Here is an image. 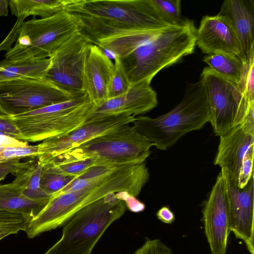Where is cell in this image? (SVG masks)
<instances>
[{"mask_svg": "<svg viewBox=\"0 0 254 254\" xmlns=\"http://www.w3.org/2000/svg\"><path fill=\"white\" fill-rule=\"evenodd\" d=\"M202 60L223 77L236 84L239 82L244 64L238 56L229 53L217 52L207 55Z\"/></svg>", "mask_w": 254, "mask_h": 254, "instance_id": "23", "label": "cell"}, {"mask_svg": "<svg viewBox=\"0 0 254 254\" xmlns=\"http://www.w3.org/2000/svg\"><path fill=\"white\" fill-rule=\"evenodd\" d=\"M152 146L148 138L127 125L40 162L63 164L92 158L113 165L140 164L149 156Z\"/></svg>", "mask_w": 254, "mask_h": 254, "instance_id": "5", "label": "cell"}, {"mask_svg": "<svg viewBox=\"0 0 254 254\" xmlns=\"http://www.w3.org/2000/svg\"><path fill=\"white\" fill-rule=\"evenodd\" d=\"M210 112L202 81L189 83L180 102L156 118L135 117L133 127L157 149L166 150L186 134L201 129L209 122Z\"/></svg>", "mask_w": 254, "mask_h": 254, "instance_id": "4", "label": "cell"}, {"mask_svg": "<svg viewBox=\"0 0 254 254\" xmlns=\"http://www.w3.org/2000/svg\"><path fill=\"white\" fill-rule=\"evenodd\" d=\"M64 9L75 18L79 32L95 45L132 32L171 25L154 13L147 0H64Z\"/></svg>", "mask_w": 254, "mask_h": 254, "instance_id": "2", "label": "cell"}, {"mask_svg": "<svg viewBox=\"0 0 254 254\" xmlns=\"http://www.w3.org/2000/svg\"><path fill=\"white\" fill-rule=\"evenodd\" d=\"M196 31L193 21L186 18L179 24L149 30L131 52L117 57L130 86L140 83L150 84L161 70L193 53Z\"/></svg>", "mask_w": 254, "mask_h": 254, "instance_id": "3", "label": "cell"}, {"mask_svg": "<svg viewBox=\"0 0 254 254\" xmlns=\"http://www.w3.org/2000/svg\"><path fill=\"white\" fill-rule=\"evenodd\" d=\"M157 105V93L150 84L140 83L131 86L126 93L94 106L87 120L121 115L135 117L151 111Z\"/></svg>", "mask_w": 254, "mask_h": 254, "instance_id": "15", "label": "cell"}, {"mask_svg": "<svg viewBox=\"0 0 254 254\" xmlns=\"http://www.w3.org/2000/svg\"><path fill=\"white\" fill-rule=\"evenodd\" d=\"M42 167V164L37 161L25 172L22 192L25 197L31 200L48 202L52 196L40 187Z\"/></svg>", "mask_w": 254, "mask_h": 254, "instance_id": "24", "label": "cell"}, {"mask_svg": "<svg viewBox=\"0 0 254 254\" xmlns=\"http://www.w3.org/2000/svg\"><path fill=\"white\" fill-rule=\"evenodd\" d=\"M228 188L229 230L246 244L251 254H254V175L247 185L240 189L230 180L223 169Z\"/></svg>", "mask_w": 254, "mask_h": 254, "instance_id": "14", "label": "cell"}, {"mask_svg": "<svg viewBox=\"0 0 254 254\" xmlns=\"http://www.w3.org/2000/svg\"><path fill=\"white\" fill-rule=\"evenodd\" d=\"M206 94L210 123L215 135L221 136L241 124L254 102H249L238 85L209 66L200 74Z\"/></svg>", "mask_w": 254, "mask_h": 254, "instance_id": "9", "label": "cell"}, {"mask_svg": "<svg viewBox=\"0 0 254 254\" xmlns=\"http://www.w3.org/2000/svg\"><path fill=\"white\" fill-rule=\"evenodd\" d=\"M254 147V127L242 123L220 136L214 163L225 170L231 181L237 186L243 160Z\"/></svg>", "mask_w": 254, "mask_h": 254, "instance_id": "16", "label": "cell"}, {"mask_svg": "<svg viewBox=\"0 0 254 254\" xmlns=\"http://www.w3.org/2000/svg\"><path fill=\"white\" fill-rule=\"evenodd\" d=\"M117 196L123 200L126 207L132 212H139L143 211L145 208V204L131 195L127 191H121L116 193Z\"/></svg>", "mask_w": 254, "mask_h": 254, "instance_id": "35", "label": "cell"}, {"mask_svg": "<svg viewBox=\"0 0 254 254\" xmlns=\"http://www.w3.org/2000/svg\"><path fill=\"white\" fill-rule=\"evenodd\" d=\"M154 13L170 25L183 23L186 18L181 16V0H147Z\"/></svg>", "mask_w": 254, "mask_h": 254, "instance_id": "25", "label": "cell"}, {"mask_svg": "<svg viewBox=\"0 0 254 254\" xmlns=\"http://www.w3.org/2000/svg\"><path fill=\"white\" fill-rule=\"evenodd\" d=\"M126 208L116 193L87 205L64 224L61 238L44 254H91L107 228Z\"/></svg>", "mask_w": 254, "mask_h": 254, "instance_id": "6", "label": "cell"}, {"mask_svg": "<svg viewBox=\"0 0 254 254\" xmlns=\"http://www.w3.org/2000/svg\"><path fill=\"white\" fill-rule=\"evenodd\" d=\"M8 0H0V17L2 16H7L8 13Z\"/></svg>", "mask_w": 254, "mask_h": 254, "instance_id": "39", "label": "cell"}, {"mask_svg": "<svg viewBox=\"0 0 254 254\" xmlns=\"http://www.w3.org/2000/svg\"><path fill=\"white\" fill-rule=\"evenodd\" d=\"M0 131L6 135L22 140V136L17 127L10 121L0 117Z\"/></svg>", "mask_w": 254, "mask_h": 254, "instance_id": "36", "label": "cell"}, {"mask_svg": "<svg viewBox=\"0 0 254 254\" xmlns=\"http://www.w3.org/2000/svg\"><path fill=\"white\" fill-rule=\"evenodd\" d=\"M114 63L102 49L92 44L87 56L83 72L85 93L99 106L108 100V88Z\"/></svg>", "mask_w": 254, "mask_h": 254, "instance_id": "19", "label": "cell"}, {"mask_svg": "<svg viewBox=\"0 0 254 254\" xmlns=\"http://www.w3.org/2000/svg\"><path fill=\"white\" fill-rule=\"evenodd\" d=\"M37 145H28L26 146H0V162L14 159L36 158Z\"/></svg>", "mask_w": 254, "mask_h": 254, "instance_id": "31", "label": "cell"}, {"mask_svg": "<svg viewBox=\"0 0 254 254\" xmlns=\"http://www.w3.org/2000/svg\"><path fill=\"white\" fill-rule=\"evenodd\" d=\"M134 254H173L171 249L159 239H147Z\"/></svg>", "mask_w": 254, "mask_h": 254, "instance_id": "34", "label": "cell"}, {"mask_svg": "<svg viewBox=\"0 0 254 254\" xmlns=\"http://www.w3.org/2000/svg\"><path fill=\"white\" fill-rule=\"evenodd\" d=\"M24 173L7 184H0V209L14 212L26 216L29 220L35 217L48 202L35 201L23 194Z\"/></svg>", "mask_w": 254, "mask_h": 254, "instance_id": "20", "label": "cell"}, {"mask_svg": "<svg viewBox=\"0 0 254 254\" xmlns=\"http://www.w3.org/2000/svg\"><path fill=\"white\" fill-rule=\"evenodd\" d=\"M92 44L79 31L75 33L49 58L45 79L73 97L85 95L83 72Z\"/></svg>", "mask_w": 254, "mask_h": 254, "instance_id": "11", "label": "cell"}, {"mask_svg": "<svg viewBox=\"0 0 254 254\" xmlns=\"http://www.w3.org/2000/svg\"><path fill=\"white\" fill-rule=\"evenodd\" d=\"M28 221L21 214L0 209V240L20 231H24Z\"/></svg>", "mask_w": 254, "mask_h": 254, "instance_id": "27", "label": "cell"}, {"mask_svg": "<svg viewBox=\"0 0 254 254\" xmlns=\"http://www.w3.org/2000/svg\"><path fill=\"white\" fill-rule=\"evenodd\" d=\"M228 22L239 43L243 64L254 51V0H226L219 13Z\"/></svg>", "mask_w": 254, "mask_h": 254, "instance_id": "18", "label": "cell"}, {"mask_svg": "<svg viewBox=\"0 0 254 254\" xmlns=\"http://www.w3.org/2000/svg\"><path fill=\"white\" fill-rule=\"evenodd\" d=\"M28 145L29 144L27 142L20 140L6 135L0 134V146H26Z\"/></svg>", "mask_w": 254, "mask_h": 254, "instance_id": "38", "label": "cell"}, {"mask_svg": "<svg viewBox=\"0 0 254 254\" xmlns=\"http://www.w3.org/2000/svg\"><path fill=\"white\" fill-rule=\"evenodd\" d=\"M134 116L121 115L87 120L74 129L50 137L37 145V160L42 162L76 147L95 137L133 123Z\"/></svg>", "mask_w": 254, "mask_h": 254, "instance_id": "12", "label": "cell"}, {"mask_svg": "<svg viewBox=\"0 0 254 254\" xmlns=\"http://www.w3.org/2000/svg\"><path fill=\"white\" fill-rule=\"evenodd\" d=\"M254 147H252L243 159L237 182L240 189L244 188L253 176Z\"/></svg>", "mask_w": 254, "mask_h": 254, "instance_id": "33", "label": "cell"}, {"mask_svg": "<svg viewBox=\"0 0 254 254\" xmlns=\"http://www.w3.org/2000/svg\"><path fill=\"white\" fill-rule=\"evenodd\" d=\"M74 177L64 176L42 167L40 187L45 192L52 196L65 187Z\"/></svg>", "mask_w": 254, "mask_h": 254, "instance_id": "29", "label": "cell"}, {"mask_svg": "<svg viewBox=\"0 0 254 254\" xmlns=\"http://www.w3.org/2000/svg\"><path fill=\"white\" fill-rule=\"evenodd\" d=\"M21 159L8 160L0 162V183L11 174L15 176L25 172L36 163L31 160L21 162Z\"/></svg>", "mask_w": 254, "mask_h": 254, "instance_id": "32", "label": "cell"}, {"mask_svg": "<svg viewBox=\"0 0 254 254\" xmlns=\"http://www.w3.org/2000/svg\"><path fill=\"white\" fill-rule=\"evenodd\" d=\"M157 218L166 224L172 223L175 219V216L168 206H163L156 213Z\"/></svg>", "mask_w": 254, "mask_h": 254, "instance_id": "37", "label": "cell"}, {"mask_svg": "<svg viewBox=\"0 0 254 254\" xmlns=\"http://www.w3.org/2000/svg\"><path fill=\"white\" fill-rule=\"evenodd\" d=\"M79 31L75 18L63 9L49 17L24 21L14 46L4 55L11 61L49 58Z\"/></svg>", "mask_w": 254, "mask_h": 254, "instance_id": "8", "label": "cell"}, {"mask_svg": "<svg viewBox=\"0 0 254 254\" xmlns=\"http://www.w3.org/2000/svg\"><path fill=\"white\" fill-rule=\"evenodd\" d=\"M149 178L145 162L92 166L53 195L36 216L35 223L45 232L64 225L79 210L110 193L127 191L137 197Z\"/></svg>", "mask_w": 254, "mask_h": 254, "instance_id": "1", "label": "cell"}, {"mask_svg": "<svg viewBox=\"0 0 254 254\" xmlns=\"http://www.w3.org/2000/svg\"><path fill=\"white\" fill-rule=\"evenodd\" d=\"M64 0H9L11 14L25 20L27 17H51L64 9Z\"/></svg>", "mask_w": 254, "mask_h": 254, "instance_id": "22", "label": "cell"}, {"mask_svg": "<svg viewBox=\"0 0 254 254\" xmlns=\"http://www.w3.org/2000/svg\"><path fill=\"white\" fill-rule=\"evenodd\" d=\"M4 70L3 68L0 66V72Z\"/></svg>", "mask_w": 254, "mask_h": 254, "instance_id": "40", "label": "cell"}, {"mask_svg": "<svg viewBox=\"0 0 254 254\" xmlns=\"http://www.w3.org/2000/svg\"><path fill=\"white\" fill-rule=\"evenodd\" d=\"M114 66L108 88V99L126 93L130 87L123 66L117 57L114 58Z\"/></svg>", "mask_w": 254, "mask_h": 254, "instance_id": "28", "label": "cell"}, {"mask_svg": "<svg viewBox=\"0 0 254 254\" xmlns=\"http://www.w3.org/2000/svg\"><path fill=\"white\" fill-rule=\"evenodd\" d=\"M98 165H110L96 159H86L63 164H45L43 167L52 172L70 177H76L87 169Z\"/></svg>", "mask_w": 254, "mask_h": 254, "instance_id": "26", "label": "cell"}, {"mask_svg": "<svg viewBox=\"0 0 254 254\" xmlns=\"http://www.w3.org/2000/svg\"><path fill=\"white\" fill-rule=\"evenodd\" d=\"M50 65L49 58L28 59L0 62L4 70L0 72V82L19 78L45 79Z\"/></svg>", "mask_w": 254, "mask_h": 254, "instance_id": "21", "label": "cell"}, {"mask_svg": "<svg viewBox=\"0 0 254 254\" xmlns=\"http://www.w3.org/2000/svg\"><path fill=\"white\" fill-rule=\"evenodd\" d=\"M237 84L247 100L254 102V51L244 64L240 80Z\"/></svg>", "mask_w": 254, "mask_h": 254, "instance_id": "30", "label": "cell"}, {"mask_svg": "<svg viewBox=\"0 0 254 254\" xmlns=\"http://www.w3.org/2000/svg\"><path fill=\"white\" fill-rule=\"evenodd\" d=\"M195 45L204 54L227 52L238 56L242 61L240 46L235 35L226 20L218 14L202 17L196 29Z\"/></svg>", "mask_w": 254, "mask_h": 254, "instance_id": "17", "label": "cell"}, {"mask_svg": "<svg viewBox=\"0 0 254 254\" xmlns=\"http://www.w3.org/2000/svg\"><path fill=\"white\" fill-rule=\"evenodd\" d=\"M73 98L46 79L19 78L0 82V112L6 115L21 114Z\"/></svg>", "mask_w": 254, "mask_h": 254, "instance_id": "10", "label": "cell"}, {"mask_svg": "<svg viewBox=\"0 0 254 254\" xmlns=\"http://www.w3.org/2000/svg\"><path fill=\"white\" fill-rule=\"evenodd\" d=\"M94 106L85 94L21 114L6 115L0 112V117L17 127L23 141L35 142L78 127L86 121Z\"/></svg>", "mask_w": 254, "mask_h": 254, "instance_id": "7", "label": "cell"}, {"mask_svg": "<svg viewBox=\"0 0 254 254\" xmlns=\"http://www.w3.org/2000/svg\"><path fill=\"white\" fill-rule=\"evenodd\" d=\"M205 234L211 254H225L229 230L228 188L222 169L202 210Z\"/></svg>", "mask_w": 254, "mask_h": 254, "instance_id": "13", "label": "cell"}]
</instances>
